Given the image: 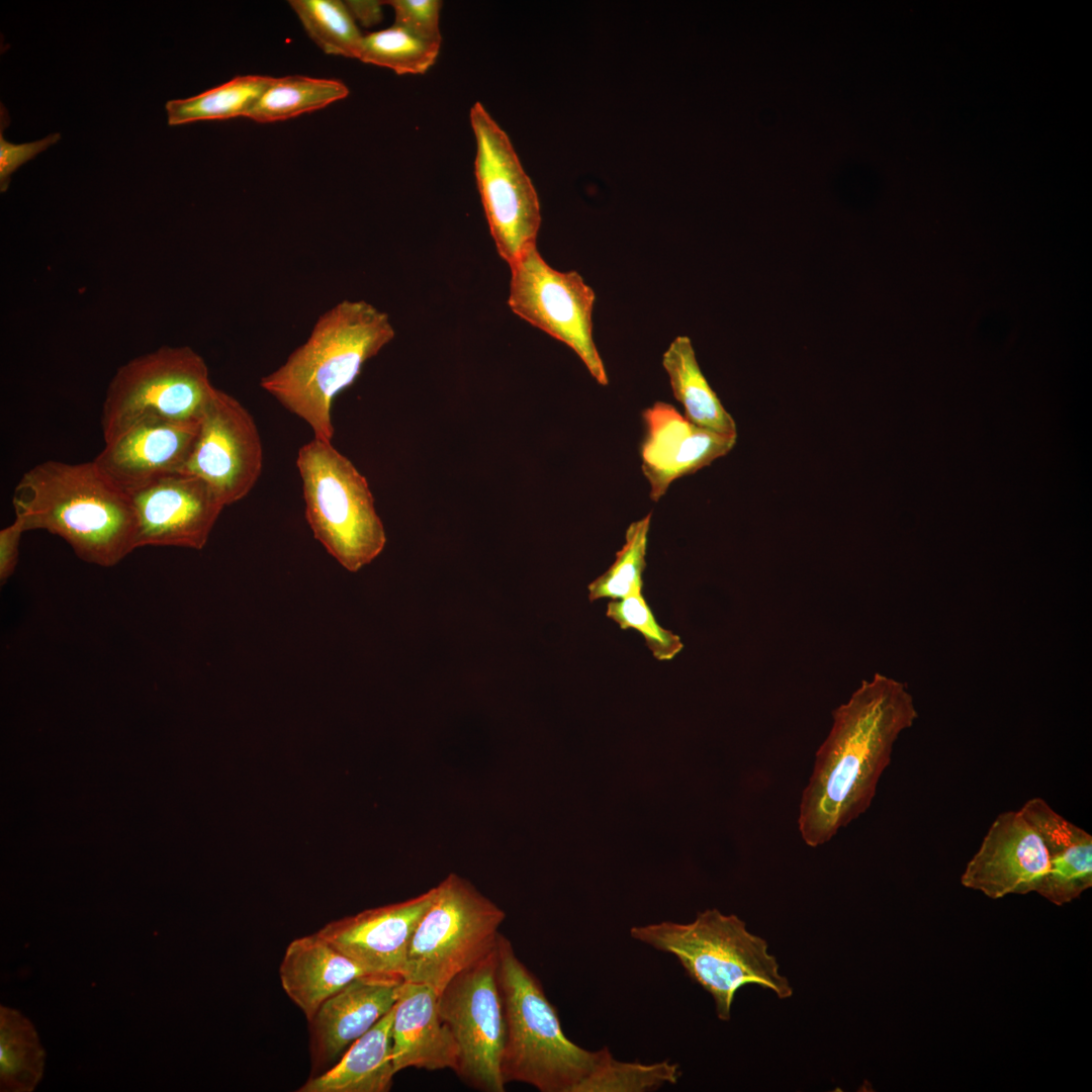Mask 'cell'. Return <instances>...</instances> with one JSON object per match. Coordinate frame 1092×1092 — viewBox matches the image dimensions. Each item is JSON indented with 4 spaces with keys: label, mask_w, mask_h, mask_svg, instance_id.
<instances>
[{
    "label": "cell",
    "mask_w": 1092,
    "mask_h": 1092,
    "mask_svg": "<svg viewBox=\"0 0 1092 1092\" xmlns=\"http://www.w3.org/2000/svg\"><path fill=\"white\" fill-rule=\"evenodd\" d=\"M438 999L428 985L402 981L391 1028L395 1074L406 1068L456 1071L457 1045L440 1016Z\"/></svg>",
    "instance_id": "cell-19"
},
{
    "label": "cell",
    "mask_w": 1092,
    "mask_h": 1092,
    "mask_svg": "<svg viewBox=\"0 0 1092 1092\" xmlns=\"http://www.w3.org/2000/svg\"><path fill=\"white\" fill-rule=\"evenodd\" d=\"M394 337L387 313L365 300H342L317 317L306 340L260 386L305 422L313 438L331 442L334 399Z\"/></svg>",
    "instance_id": "cell-4"
},
{
    "label": "cell",
    "mask_w": 1092,
    "mask_h": 1092,
    "mask_svg": "<svg viewBox=\"0 0 1092 1092\" xmlns=\"http://www.w3.org/2000/svg\"><path fill=\"white\" fill-rule=\"evenodd\" d=\"M630 935L672 954L690 979L712 996L720 1020H730L734 996L745 985L766 988L780 999L793 994L776 958L768 952L767 942L749 932L736 915L708 909L690 923L635 926Z\"/></svg>",
    "instance_id": "cell-5"
},
{
    "label": "cell",
    "mask_w": 1092,
    "mask_h": 1092,
    "mask_svg": "<svg viewBox=\"0 0 1092 1092\" xmlns=\"http://www.w3.org/2000/svg\"><path fill=\"white\" fill-rule=\"evenodd\" d=\"M674 398L692 424L722 435L737 436L732 416L704 376L689 337L678 336L662 355Z\"/></svg>",
    "instance_id": "cell-23"
},
{
    "label": "cell",
    "mask_w": 1092,
    "mask_h": 1092,
    "mask_svg": "<svg viewBox=\"0 0 1092 1092\" xmlns=\"http://www.w3.org/2000/svg\"><path fill=\"white\" fill-rule=\"evenodd\" d=\"M295 463L314 538L344 568L357 572L386 544L367 479L331 442L315 438L299 448Z\"/></svg>",
    "instance_id": "cell-6"
},
{
    "label": "cell",
    "mask_w": 1092,
    "mask_h": 1092,
    "mask_svg": "<svg viewBox=\"0 0 1092 1092\" xmlns=\"http://www.w3.org/2000/svg\"><path fill=\"white\" fill-rule=\"evenodd\" d=\"M606 615L621 629L638 631L652 655L658 660H671L684 647L679 636L657 623L642 592L610 601Z\"/></svg>",
    "instance_id": "cell-30"
},
{
    "label": "cell",
    "mask_w": 1092,
    "mask_h": 1092,
    "mask_svg": "<svg viewBox=\"0 0 1092 1092\" xmlns=\"http://www.w3.org/2000/svg\"><path fill=\"white\" fill-rule=\"evenodd\" d=\"M1048 850L1050 868L1036 893L1062 906L1092 887V836L1056 812L1043 799L1032 798L1019 809Z\"/></svg>",
    "instance_id": "cell-20"
},
{
    "label": "cell",
    "mask_w": 1092,
    "mask_h": 1092,
    "mask_svg": "<svg viewBox=\"0 0 1092 1092\" xmlns=\"http://www.w3.org/2000/svg\"><path fill=\"white\" fill-rule=\"evenodd\" d=\"M403 980L365 976L326 1000L309 1023L313 1071L333 1066L394 1006Z\"/></svg>",
    "instance_id": "cell-18"
},
{
    "label": "cell",
    "mask_w": 1092,
    "mask_h": 1092,
    "mask_svg": "<svg viewBox=\"0 0 1092 1092\" xmlns=\"http://www.w3.org/2000/svg\"><path fill=\"white\" fill-rule=\"evenodd\" d=\"M12 505L25 531L61 537L85 562L111 567L136 549L129 495L93 460H47L31 467L17 482Z\"/></svg>",
    "instance_id": "cell-3"
},
{
    "label": "cell",
    "mask_w": 1092,
    "mask_h": 1092,
    "mask_svg": "<svg viewBox=\"0 0 1092 1092\" xmlns=\"http://www.w3.org/2000/svg\"><path fill=\"white\" fill-rule=\"evenodd\" d=\"M26 532L22 522L15 518L13 523L0 531V582L5 583L14 573L18 563L19 545L22 534Z\"/></svg>",
    "instance_id": "cell-33"
},
{
    "label": "cell",
    "mask_w": 1092,
    "mask_h": 1092,
    "mask_svg": "<svg viewBox=\"0 0 1092 1092\" xmlns=\"http://www.w3.org/2000/svg\"><path fill=\"white\" fill-rule=\"evenodd\" d=\"M393 1007L355 1040L329 1070L309 1078L299 1092H386L395 1075L391 1057Z\"/></svg>",
    "instance_id": "cell-22"
},
{
    "label": "cell",
    "mask_w": 1092,
    "mask_h": 1092,
    "mask_svg": "<svg viewBox=\"0 0 1092 1092\" xmlns=\"http://www.w3.org/2000/svg\"><path fill=\"white\" fill-rule=\"evenodd\" d=\"M215 386L205 360L189 346H162L121 365L101 411L108 442L149 417L199 422Z\"/></svg>",
    "instance_id": "cell-8"
},
{
    "label": "cell",
    "mask_w": 1092,
    "mask_h": 1092,
    "mask_svg": "<svg viewBox=\"0 0 1092 1092\" xmlns=\"http://www.w3.org/2000/svg\"><path fill=\"white\" fill-rule=\"evenodd\" d=\"M273 81L269 76H241L196 96L170 100L166 103L168 123L246 117Z\"/></svg>",
    "instance_id": "cell-25"
},
{
    "label": "cell",
    "mask_w": 1092,
    "mask_h": 1092,
    "mask_svg": "<svg viewBox=\"0 0 1092 1092\" xmlns=\"http://www.w3.org/2000/svg\"><path fill=\"white\" fill-rule=\"evenodd\" d=\"M61 135L53 133L47 138L26 144L14 145L0 134V189L6 191L11 174L23 163L55 144Z\"/></svg>",
    "instance_id": "cell-32"
},
{
    "label": "cell",
    "mask_w": 1092,
    "mask_h": 1092,
    "mask_svg": "<svg viewBox=\"0 0 1092 1092\" xmlns=\"http://www.w3.org/2000/svg\"><path fill=\"white\" fill-rule=\"evenodd\" d=\"M641 469L658 502L676 479L727 455L737 436L722 435L689 422L671 404L655 401L642 412Z\"/></svg>",
    "instance_id": "cell-16"
},
{
    "label": "cell",
    "mask_w": 1092,
    "mask_h": 1092,
    "mask_svg": "<svg viewBox=\"0 0 1092 1092\" xmlns=\"http://www.w3.org/2000/svg\"><path fill=\"white\" fill-rule=\"evenodd\" d=\"M344 3L354 20L365 27L374 26L382 19V6L385 5V1L348 0Z\"/></svg>",
    "instance_id": "cell-34"
},
{
    "label": "cell",
    "mask_w": 1092,
    "mask_h": 1092,
    "mask_svg": "<svg viewBox=\"0 0 1092 1092\" xmlns=\"http://www.w3.org/2000/svg\"><path fill=\"white\" fill-rule=\"evenodd\" d=\"M650 521L651 513L629 525L625 543L616 553L614 563L588 584L590 602L620 600L642 590Z\"/></svg>",
    "instance_id": "cell-29"
},
{
    "label": "cell",
    "mask_w": 1092,
    "mask_h": 1092,
    "mask_svg": "<svg viewBox=\"0 0 1092 1092\" xmlns=\"http://www.w3.org/2000/svg\"><path fill=\"white\" fill-rule=\"evenodd\" d=\"M440 47L392 25L363 36L358 59L398 75L424 74L436 62Z\"/></svg>",
    "instance_id": "cell-28"
},
{
    "label": "cell",
    "mask_w": 1092,
    "mask_h": 1092,
    "mask_svg": "<svg viewBox=\"0 0 1092 1092\" xmlns=\"http://www.w3.org/2000/svg\"><path fill=\"white\" fill-rule=\"evenodd\" d=\"M1050 868L1045 845L1017 811L999 814L967 863L961 883L991 899L1036 892Z\"/></svg>",
    "instance_id": "cell-14"
},
{
    "label": "cell",
    "mask_w": 1092,
    "mask_h": 1092,
    "mask_svg": "<svg viewBox=\"0 0 1092 1092\" xmlns=\"http://www.w3.org/2000/svg\"><path fill=\"white\" fill-rule=\"evenodd\" d=\"M832 717L799 808L798 828L810 847L828 842L870 808L895 741L918 713L906 684L875 673Z\"/></svg>",
    "instance_id": "cell-2"
},
{
    "label": "cell",
    "mask_w": 1092,
    "mask_h": 1092,
    "mask_svg": "<svg viewBox=\"0 0 1092 1092\" xmlns=\"http://www.w3.org/2000/svg\"><path fill=\"white\" fill-rule=\"evenodd\" d=\"M469 117L476 184L497 253L510 266L536 245L539 198L509 136L480 102L473 104Z\"/></svg>",
    "instance_id": "cell-9"
},
{
    "label": "cell",
    "mask_w": 1092,
    "mask_h": 1092,
    "mask_svg": "<svg viewBox=\"0 0 1092 1092\" xmlns=\"http://www.w3.org/2000/svg\"><path fill=\"white\" fill-rule=\"evenodd\" d=\"M135 548L201 550L225 505L202 479L184 472L163 476L131 492Z\"/></svg>",
    "instance_id": "cell-13"
},
{
    "label": "cell",
    "mask_w": 1092,
    "mask_h": 1092,
    "mask_svg": "<svg viewBox=\"0 0 1092 1092\" xmlns=\"http://www.w3.org/2000/svg\"><path fill=\"white\" fill-rule=\"evenodd\" d=\"M199 422L145 418L105 442L93 459L117 488L131 492L181 472L197 437Z\"/></svg>",
    "instance_id": "cell-17"
},
{
    "label": "cell",
    "mask_w": 1092,
    "mask_h": 1092,
    "mask_svg": "<svg viewBox=\"0 0 1092 1092\" xmlns=\"http://www.w3.org/2000/svg\"><path fill=\"white\" fill-rule=\"evenodd\" d=\"M279 976L284 992L309 1021L326 1000L367 975L315 932L288 944Z\"/></svg>",
    "instance_id": "cell-21"
},
{
    "label": "cell",
    "mask_w": 1092,
    "mask_h": 1092,
    "mask_svg": "<svg viewBox=\"0 0 1092 1092\" xmlns=\"http://www.w3.org/2000/svg\"><path fill=\"white\" fill-rule=\"evenodd\" d=\"M435 888L408 900L335 920L317 933L367 976L403 980L407 949Z\"/></svg>",
    "instance_id": "cell-15"
},
{
    "label": "cell",
    "mask_w": 1092,
    "mask_h": 1092,
    "mask_svg": "<svg viewBox=\"0 0 1092 1092\" xmlns=\"http://www.w3.org/2000/svg\"><path fill=\"white\" fill-rule=\"evenodd\" d=\"M434 888L410 941L403 981L428 985L440 995L452 979L496 947L506 915L456 874Z\"/></svg>",
    "instance_id": "cell-7"
},
{
    "label": "cell",
    "mask_w": 1092,
    "mask_h": 1092,
    "mask_svg": "<svg viewBox=\"0 0 1092 1092\" xmlns=\"http://www.w3.org/2000/svg\"><path fill=\"white\" fill-rule=\"evenodd\" d=\"M497 965L495 947L452 979L438 999L440 1016L457 1045L455 1073L484 1092H504L506 1085L500 1072L505 1016Z\"/></svg>",
    "instance_id": "cell-11"
},
{
    "label": "cell",
    "mask_w": 1092,
    "mask_h": 1092,
    "mask_svg": "<svg viewBox=\"0 0 1092 1092\" xmlns=\"http://www.w3.org/2000/svg\"><path fill=\"white\" fill-rule=\"evenodd\" d=\"M508 304L514 313L571 348L596 381L609 378L593 338L596 295L576 271L552 268L536 245L513 264Z\"/></svg>",
    "instance_id": "cell-10"
},
{
    "label": "cell",
    "mask_w": 1092,
    "mask_h": 1092,
    "mask_svg": "<svg viewBox=\"0 0 1092 1092\" xmlns=\"http://www.w3.org/2000/svg\"><path fill=\"white\" fill-rule=\"evenodd\" d=\"M0 1038L2 1087L31 1090L43 1066V1051L31 1024L15 1010L2 1007Z\"/></svg>",
    "instance_id": "cell-26"
},
{
    "label": "cell",
    "mask_w": 1092,
    "mask_h": 1092,
    "mask_svg": "<svg viewBox=\"0 0 1092 1092\" xmlns=\"http://www.w3.org/2000/svg\"><path fill=\"white\" fill-rule=\"evenodd\" d=\"M310 38L329 55L358 59L363 35L339 0H290Z\"/></svg>",
    "instance_id": "cell-27"
},
{
    "label": "cell",
    "mask_w": 1092,
    "mask_h": 1092,
    "mask_svg": "<svg viewBox=\"0 0 1092 1092\" xmlns=\"http://www.w3.org/2000/svg\"><path fill=\"white\" fill-rule=\"evenodd\" d=\"M497 979L505 1016L500 1072L505 1084L521 1082L541 1092H643L672 1084L673 1063L622 1062L608 1048L583 1049L564 1033L555 1007L537 977L497 938Z\"/></svg>",
    "instance_id": "cell-1"
},
{
    "label": "cell",
    "mask_w": 1092,
    "mask_h": 1092,
    "mask_svg": "<svg viewBox=\"0 0 1092 1092\" xmlns=\"http://www.w3.org/2000/svg\"><path fill=\"white\" fill-rule=\"evenodd\" d=\"M394 11V24L428 41L442 40L439 19L442 1L439 0H388L385 5Z\"/></svg>",
    "instance_id": "cell-31"
},
{
    "label": "cell",
    "mask_w": 1092,
    "mask_h": 1092,
    "mask_svg": "<svg viewBox=\"0 0 1092 1092\" xmlns=\"http://www.w3.org/2000/svg\"><path fill=\"white\" fill-rule=\"evenodd\" d=\"M263 460L254 418L236 397L215 387L181 472L206 482L226 507L250 493L261 475Z\"/></svg>",
    "instance_id": "cell-12"
},
{
    "label": "cell",
    "mask_w": 1092,
    "mask_h": 1092,
    "mask_svg": "<svg viewBox=\"0 0 1092 1092\" xmlns=\"http://www.w3.org/2000/svg\"><path fill=\"white\" fill-rule=\"evenodd\" d=\"M347 86L334 79L285 76L274 78L246 115L257 122L286 120L347 97Z\"/></svg>",
    "instance_id": "cell-24"
}]
</instances>
